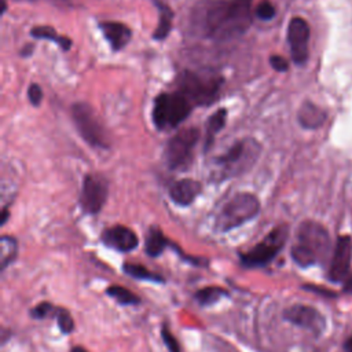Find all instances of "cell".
<instances>
[{
  "label": "cell",
  "mask_w": 352,
  "mask_h": 352,
  "mask_svg": "<svg viewBox=\"0 0 352 352\" xmlns=\"http://www.w3.org/2000/svg\"><path fill=\"white\" fill-rule=\"evenodd\" d=\"M270 62H271V66H272L275 70H278V72H285V70H287V67H289L287 60H286L285 58L279 56V55H272L271 59H270Z\"/></svg>",
  "instance_id": "cell-31"
},
{
  "label": "cell",
  "mask_w": 352,
  "mask_h": 352,
  "mask_svg": "<svg viewBox=\"0 0 352 352\" xmlns=\"http://www.w3.org/2000/svg\"><path fill=\"white\" fill-rule=\"evenodd\" d=\"M199 139V132L197 128H183L173 135L165 147V161L166 165L173 170L186 169L194 155L195 144Z\"/></svg>",
  "instance_id": "cell-8"
},
{
  "label": "cell",
  "mask_w": 352,
  "mask_h": 352,
  "mask_svg": "<svg viewBox=\"0 0 352 352\" xmlns=\"http://www.w3.org/2000/svg\"><path fill=\"white\" fill-rule=\"evenodd\" d=\"M106 293L121 305H136L140 302V298L133 292H131L124 286L111 285L107 287Z\"/></svg>",
  "instance_id": "cell-21"
},
{
  "label": "cell",
  "mask_w": 352,
  "mask_h": 352,
  "mask_svg": "<svg viewBox=\"0 0 352 352\" xmlns=\"http://www.w3.org/2000/svg\"><path fill=\"white\" fill-rule=\"evenodd\" d=\"M223 296H228V292L219 286H208L195 293V300L201 305H212L219 301Z\"/></svg>",
  "instance_id": "cell-25"
},
{
  "label": "cell",
  "mask_w": 352,
  "mask_h": 352,
  "mask_svg": "<svg viewBox=\"0 0 352 352\" xmlns=\"http://www.w3.org/2000/svg\"><path fill=\"white\" fill-rule=\"evenodd\" d=\"M260 202L256 195L250 192H239L234 195L219 212L214 226L216 230L226 232L242 226L257 216Z\"/></svg>",
  "instance_id": "cell-5"
},
{
  "label": "cell",
  "mask_w": 352,
  "mask_h": 352,
  "mask_svg": "<svg viewBox=\"0 0 352 352\" xmlns=\"http://www.w3.org/2000/svg\"><path fill=\"white\" fill-rule=\"evenodd\" d=\"M201 192V184L194 179H180L175 182L169 188V195L172 201L177 205L186 206L194 202V199Z\"/></svg>",
  "instance_id": "cell-16"
},
{
  "label": "cell",
  "mask_w": 352,
  "mask_h": 352,
  "mask_svg": "<svg viewBox=\"0 0 352 352\" xmlns=\"http://www.w3.org/2000/svg\"><path fill=\"white\" fill-rule=\"evenodd\" d=\"M72 117L77 131L87 143L94 147H109L107 133L94 109L87 103H74L72 107Z\"/></svg>",
  "instance_id": "cell-9"
},
{
  "label": "cell",
  "mask_w": 352,
  "mask_h": 352,
  "mask_svg": "<svg viewBox=\"0 0 352 352\" xmlns=\"http://www.w3.org/2000/svg\"><path fill=\"white\" fill-rule=\"evenodd\" d=\"M252 19V0H210L199 8L194 23L205 37L230 40L243 34Z\"/></svg>",
  "instance_id": "cell-1"
},
{
  "label": "cell",
  "mask_w": 352,
  "mask_h": 352,
  "mask_svg": "<svg viewBox=\"0 0 352 352\" xmlns=\"http://www.w3.org/2000/svg\"><path fill=\"white\" fill-rule=\"evenodd\" d=\"M122 271L136 279H142V280H150V282H164V278L160 276L155 272L148 271L146 267L140 265V264H132V263H126L122 267Z\"/></svg>",
  "instance_id": "cell-24"
},
{
  "label": "cell",
  "mask_w": 352,
  "mask_h": 352,
  "mask_svg": "<svg viewBox=\"0 0 352 352\" xmlns=\"http://www.w3.org/2000/svg\"><path fill=\"white\" fill-rule=\"evenodd\" d=\"M157 6H158V11H160V19H158V25H157V29H155L153 37L155 40H162L168 36V33L170 30L173 12L166 4L161 3V1H157Z\"/></svg>",
  "instance_id": "cell-19"
},
{
  "label": "cell",
  "mask_w": 352,
  "mask_h": 352,
  "mask_svg": "<svg viewBox=\"0 0 352 352\" xmlns=\"http://www.w3.org/2000/svg\"><path fill=\"white\" fill-rule=\"evenodd\" d=\"M161 336H162L164 344H165V346L168 348L169 352H180V345H179L176 337L169 331L168 326H164V327H162Z\"/></svg>",
  "instance_id": "cell-29"
},
{
  "label": "cell",
  "mask_w": 352,
  "mask_h": 352,
  "mask_svg": "<svg viewBox=\"0 0 352 352\" xmlns=\"http://www.w3.org/2000/svg\"><path fill=\"white\" fill-rule=\"evenodd\" d=\"M227 120V110L226 109H219L216 110L212 117L208 120V126H206V148L212 144L214 135L220 132L226 124Z\"/></svg>",
  "instance_id": "cell-22"
},
{
  "label": "cell",
  "mask_w": 352,
  "mask_h": 352,
  "mask_svg": "<svg viewBox=\"0 0 352 352\" xmlns=\"http://www.w3.org/2000/svg\"><path fill=\"white\" fill-rule=\"evenodd\" d=\"M70 352H87V351L82 346H74Z\"/></svg>",
  "instance_id": "cell-33"
},
{
  "label": "cell",
  "mask_w": 352,
  "mask_h": 352,
  "mask_svg": "<svg viewBox=\"0 0 352 352\" xmlns=\"http://www.w3.org/2000/svg\"><path fill=\"white\" fill-rule=\"evenodd\" d=\"M55 319H56V323H58L59 329L62 330V333L69 334V333L73 331V329H74V322H73V318H72V315L69 314L67 309L56 308Z\"/></svg>",
  "instance_id": "cell-26"
},
{
  "label": "cell",
  "mask_w": 352,
  "mask_h": 352,
  "mask_svg": "<svg viewBox=\"0 0 352 352\" xmlns=\"http://www.w3.org/2000/svg\"><path fill=\"white\" fill-rule=\"evenodd\" d=\"M223 85V77L210 70H184L177 78V87L191 104L206 106L214 102Z\"/></svg>",
  "instance_id": "cell-4"
},
{
  "label": "cell",
  "mask_w": 352,
  "mask_h": 352,
  "mask_svg": "<svg viewBox=\"0 0 352 352\" xmlns=\"http://www.w3.org/2000/svg\"><path fill=\"white\" fill-rule=\"evenodd\" d=\"M109 192V183L107 180L99 173H89L84 177L82 191H81V206L82 209L89 213L95 214L100 212L103 208Z\"/></svg>",
  "instance_id": "cell-10"
},
{
  "label": "cell",
  "mask_w": 352,
  "mask_h": 352,
  "mask_svg": "<svg viewBox=\"0 0 352 352\" xmlns=\"http://www.w3.org/2000/svg\"><path fill=\"white\" fill-rule=\"evenodd\" d=\"M298 122L304 128H319L326 120V113L311 102H305L298 110Z\"/></svg>",
  "instance_id": "cell-17"
},
{
  "label": "cell",
  "mask_w": 352,
  "mask_h": 352,
  "mask_svg": "<svg viewBox=\"0 0 352 352\" xmlns=\"http://www.w3.org/2000/svg\"><path fill=\"white\" fill-rule=\"evenodd\" d=\"M18 252V243L12 236L3 235L0 239V264L4 270L8 264L14 261Z\"/></svg>",
  "instance_id": "cell-23"
},
{
  "label": "cell",
  "mask_w": 352,
  "mask_h": 352,
  "mask_svg": "<svg viewBox=\"0 0 352 352\" xmlns=\"http://www.w3.org/2000/svg\"><path fill=\"white\" fill-rule=\"evenodd\" d=\"M28 98H29V100H30V103H32V104L38 106V104H40V102H41V99H43V91H41V87H40L38 84H36V82L30 84L29 89H28Z\"/></svg>",
  "instance_id": "cell-30"
},
{
  "label": "cell",
  "mask_w": 352,
  "mask_h": 352,
  "mask_svg": "<svg viewBox=\"0 0 352 352\" xmlns=\"http://www.w3.org/2000/svg\"><path fill=\"white\" fill-rule=\"evenodd\" d=\"M352 258V239L349 235L338 236L329 267V279L341 282L348 276Z\"/></svg>",
  "instance_id": "cell-13"
},
{
  "label": "cell",
  "mask_w": 352,
  "mask_h": 352,
  "mask_svg": "<svg viewBox=\"0 0 352 352\" xmlns=\"http://www.w3.org/2000/svg\"><path fill=\"white\" fill-rule=\"evenodd\" d=\"M166 243L168 241L162 231L158 227H151L146 235L144 250L150 257H157L164 252Z\"/></svg>",
  "instance_id": "cell-18"
},
{
  "label": "cell",
  "mask_w": 352,
  "mask_h": 352,
  "mask_svg": "<svg viewBox=\"0 0 352 352\" xmlns=\"http://www.w3.org/2000/svg\"><path fill=\"white\" fill-rule=\"evenodd\" d=\"M287 41L293 62L297 65H304L308 59L309 41V26L305 19L300 16L290 19L287 26Z\"/></svg>",
  "instance_id": "cell-12"
},
{
  "label": "cell",
  "mask_w": 352,
  "mask_h": 352,
  "mask_svg": "<svg viewBox=\"0 0 352 352\" xmlns=\"http://www.w3.org/2000/svg\"><path fill=\"white\" fill-rule=\"evenodd\" d=\"M99 28L114 51L124 48L129 43L132 36L131 29L121 22L103 21L99 23Z\"/></svg>",
  "instance_id": "cell-15"
},
{
  "label": "cell",
  "mask_w": 352,
  "mask_h": 352,
  "mask_svg": "<svg viewBox=\"0 0 352 352\" xmlns=\"http://www.w3.org/2000/svg\"><path fill=\"white\" fill-rule=\"evenodd\" d=\"M345 351H346V352H352V337L346 340V342H345Z\"/></svg>",
  "instance_id": "cell-32"
},
{
  "label": "cell",
  "mask_w": 352,
  "mask_h": 352,
  "mask_svg": "<svg viewBox=\"0 0 352 352\" xmlns=\"http://www.w3.org/2000/svg\"><path fill=\"white\" fill-rule=\"evenodd\" d=\"M260 153L261 146L253 138L235 142L224 154L216 158L212 168V177L223 182L248 172L256 164Z\"/></svg>",
  "instance_id": "cell-3"
},
{
  "label": "cell",
  "mask_w": 352,
  "mask_h": 352,
  "mask_svg": "<svg viewBox=\"0 0 352 352\" xmlns=\"http://www.w3.org/2000/svg\"><path fill=\"white\" fill-rule=\"evenodd\" d=\"M283 318L287 322L314 333L315 336H320L326 327L324 316L309 305H292L283 311Z\"/></svg>",
  "instance_id": "cell-11"
},
{
  "label": "cell",
  "mask_w": 352,
  "mask_h": 352,
  "mask_svg": "<svg viewBox=\"0 0 352 352\" xmlns=\"http://www.w3.org/2000/svg\"><path fill=\"white\" fill-rule=\"evenodd\" d=\"M56 308L51 304V302H47V301H43L40 304H37L32 311H30V315L32 318L34 319H44L47 316H50L52 312H55Z\"/></svg>",
  "instance_id": "cell-28"
},
{
  "label": "cell",
  "mask_w": 352,
  "mask_h": 352,
  "mask_svg": "<svg viewBox=\"0 0 352 352\" xmlns=\"http://www.w3.org/2000/svg\"><path fill=\"white\" fill-rule=\"evenodd\" d=\"M191 111V103L180 92L160 94L154 100L153 121L161 131L180 125Z\"/></svg>",
  "instance_id": "cell-6"
},
{
  "label": "cell",
  "mask_w": 352,
  "mask_h": 352,
  "mask_svg": "<svg viewBox=\"0 0 352 352\" xmlns=\"http://www.w3.org/2000/svg\"><path fill=\"white\" fill-rule=\"evenodd\" d=\"M102 242L117 252L126 253L138 248L139 238L131 228L125 226H113L103 231Z\"/></svg>",
  "instance_id": "cell-14"
},
{
  "label": "cell",
  "mask_w": 352,
  "mask_h": 352,
  "mask_svg": "<svg viewBox=\"0 0 352 352\" xmlns=\"http://www.w3.org/2000/svg\"><path fill=\"white\" fill-rule=\"evenodd\" d=\"M254 15L261 21H270L275 16V7L270 0H261L254 8Z\"/></svg>",
  "instance_id": "cell-27"
},
{
  "label": "cell",
  "mask_w": 352,
  "mask_h": 352,
  "mask_svg": "<svg viewBox=\"0 0 352 352\" xmlns=\"http://www.w3.org/2000/svg\"><path fill=\"white\" fill-rule=\"evenodd\" d=\"M30 34L36 38H47V40H52L55 41L62 50L67 51L72 45V41L69 37H65V36H60L56 33V30H54L50 26H37V28H33Z\"/></svg>",
  "instance_id": "cell-20"
},
{
  "label": "cell",
  "mask_w": 352,
  "mask_h": 352,
  "mask_svg": "<svg viewBox=\"0 0 352 352\" xmlns=\"http://www.w3.org/2000/svg\"><path fill=\"white\" fill-rule=\"evenodd\" d=\"M330 253V236L327 230L318 221H302L296 232V242L290 256L300 267H311L326 261Z\"/></svg>",
  "instance_id": "cell-2"
},
{
  "label": "cell",
  "mask_w": 352,
  "mask_h": 352,
  "mask_svg": "<svg viewBox=\"0 0 352 352\" xmlns=\"http://www.w3.org/2000/svg\"><path fill=\"white\" fill-rule=\"evenodd\" d=\"M289 235L287 226L282 224L271 230L264 239L254 245L249 252L241 254V264L248 268L264 267L271 263L283 249Z\"/></svg>",
  "instance_id": "cell-7"
}]
</instances>
